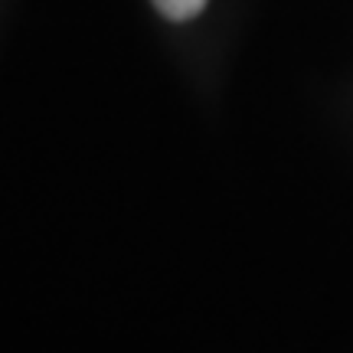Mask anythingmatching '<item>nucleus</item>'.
Listing matches in <instances>:
<instances>
[{
	"mask_svg": "<svg viewBox=\"0 0 353 353\" xmlns=\"http://www.w3.org/2000/svg\"><path fill=\"white\" fill-rule=\"evenodd\" d=\"M154 7L164 13L167 20L183 23V20H193V17L206 7V0H154Z\"/></svg>",
	"mask_w": 353,
	"mask_h": 353,
	"instance_id": "nucleus-1",
	"label": "nucleus"
}]
</instances>
